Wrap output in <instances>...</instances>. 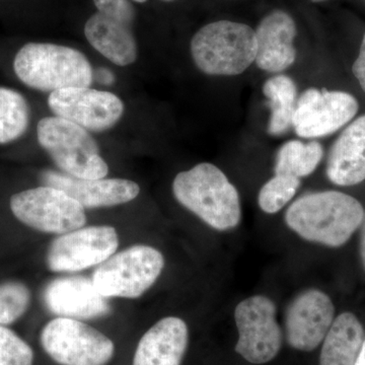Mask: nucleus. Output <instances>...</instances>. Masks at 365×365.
<instances>
[{
	"label": "nucleus",
	"mask_w": 365,
	"mask_h": 365,
	"mask_svg": "<svg viewBox=\"0 0 365 365\" xmlns=\"http://www.w3.org/2000/svg\"><path fill=\"white\" fill-rule=\"evenodd\" d=\"M362 204L339 191H322L299 197L288 207L285 222L302 239L339 248L361 225Z\"/></svg>",
	"instance_id": "obj_1"
},
{
	"label": "nucleus",
	"mask_w": 365,
	"mask_h": 365,
	"mask_svg": "<svg viewBox=\"0 0 365 365\" xmlns=\"http://www.w3.org/2000/svg\"><path fill=\"white\" fill-rule=\"evenodd\" d=\"M173 193L178 202L216 230H232L241 222L239 192L212 163H198L179 173L173 182Z\"/></svg>",
	"instance_id": "obj_2"
},
{
	"label": "nucleus",
	"mask_w": 365,
	"mask_h": 365,
	"mask_svg": "<svg viewBox=\"0 0 365 365\" xmlns=\"http://www.w3.org/2000/svg\"><path fill=\"white\" fill-rule=\"evenodd\" d=\"M14 71L24 85L41 91L90 88L93 67L74 48L51 43H28L16 53Z\"/></svg>",
	"instance_id": "obj_3"
},
{
	"label": "nucleus",
	"mask_w": 365,
	"mask_h": 365,
	"mask_svg": "<svg viewBox=\"0 0 365 365\" xmlns=\"http://www.w3.org/2000/svg\"><path fill=\"white\" fill-rule=\"evenodd\" d=\"M190 49L194 63L203 73L239 76L256 60V33L239 21H213L193 36Z\"/></svg>",
	"instance_id": "obj_4"
},
{
	"label": "nucleus",
	"mask_w": 365,
	"mask_h": 365,
	"mask_svg": "<svg viewBox=\"0 0 365 365\" xmlns=\"http://www.w3.org/2000/svg\"><path fill=\"white\" fill-rule=\"evenodd\" d=\"M37 138L64 174L78 179H103L109 173L93 137L73 122L57 116L43 118L38 122Z\"/></svg>",
	"instance_id": "obj_5"
},
{
	"label": "nucleus",
	"mask_w": 365,
	"mask_h": 365,
	"mask_svg": "<svg viewBox=\"0 0 365 365\" xmlns=\"http://www.w3.org/2000/svg\"><path fill=\"white\" fill-rule=\"evenodd\" d=\"M165 258L150 246H133L112 255L93 274V285L104 297L137 299L160 277Z\"/></svg>",
	"instance_id": "obj_6"
},
{
	"label": "nucleus",
	"mask_w": 365,
	"mask_h": 365,
	"mask_svg": "<svg viewBox=\"0 0 365 365\" xmlns=\"http://www.w3.org/2000/svg\"><path fill=\"white\" fill-rule=\"evenodd\" d=\"M97 11L86 21L85 35L100 54L118 66H128L138 55L131 0H93Z\"/></svg>",
	"instance_id": "obj_7"
},
{
	"label": "nucleus",
	"mask_w": 365,
	"mask_h": 365,
	"mask_svg": "<svg viewBox=\"0 0 365 365\" xmlns=\"http://www.w3.org/2000/svg\"><path fill=\"white\" fill-rule=\"evenodd\" d=\"M45 352L60 365H107L115 353L113 341L78 319L56 318L41 333Z\"/></svg>",
	"instance_id": "obj_8"
},
{
	"label": "nucleus",
	"mask_w": 365,
	"mask_h": 365,
	"mask_svg": "<svg viewBox=\"0 0 365 365\" xmlns=\"http://www.w3.org/2000/svg\"><path fill=\"white\" fill-rule=\"evenodd\" d=\"M14 215L24 225L49 234L64 235L85 227V208L66 192L42 186L25 190L11 198Z\"/></svg>",
	"instance_id": "obj_9"
},
{
	"label": "nucleus",
	"mask_w": 365,
	"mask_h": 365,
	"mask_svg": "<svg viewBox=\"0 0 365 365\" xmlns=\"http://www.w3.org/2000/svg\"><path fill=\"white\" fill-rule=\"evenodd\" d=\"M235 321L239 332L235 352L250 364H264L277 356L282 332L276 321V307L264 295H254L235 307Z\"/></svg>",
	"instance_id": "obj_10"
},
{
	"label": "nucleus",
	"mask_w": 365,
	"mask_h": 365,
	"mask_svg": "<svg viewBox=\"0 0 365 365\" xmlns=\"http://www.w3.org/2000/svg\"><path fill=\"white\" fill-rule=\"evenodd\" d=\"M359 110L351 93L307 88L297 98L292 127L302 138H321L349 123Z\"/></svg>",
	"instance_id": "obj_11"
},
{
	"label": "nucleus",
	"mask_w": 365,
	"mask_h": 365,
	"mask_svg": "<svg viewBox=\"0 0 365 365\" xmlns=\"http://www.w3.org/2000/svg\"><path fill=\"white\" fill-rule=\"evenodd\" d=\"M118 246L119 237L114 227H81L55 239L46 263L52 272H78L100 265L115 254Z\"/></svg>",
	"instance_id": "obj_12"
},
{
	"label": "nucleus",
	"mask_w": 365,
	"mask_h": 365,
	"mask_svg": "<svg viewBox=\"0 0 365 365\" xmlns=\"http://www.w3.org/2000/svg\"><path fill=\"white\" fill-rule=\"evenodd\" d=\"M48 106L55 116L93 132L109 130L124 113L123 102L115 93L90 88L52 91Z\"/></svg>",
	"instance_id": "obj_13"
},
{
	"label": "nucleus",
	"mask_w": 365,
	"mask_h": 365,
	"mask_svg": "<svg viewBox=\"0 0 365 365\" xmlns=\"http://www.w3.org/2000/svg\"><path fill=\"white\" fill-rule=\"evenodd\" d=\"M335 319V307L325 292L309 289L297 295L288 307L285 329L288 344L299 351H313Z\"/></svg>",
	"instance_id": "obj_14"
},
{
	"label": "nucleus",
	"mask_w": 365,
	"mask_h": 365,
	"mask_svg": "<svg viewBox=\"0 0 365 365\" xmlns=\"http://www.w3.org/2000/svg\"><path fill=\"white\" fill-rule=\"evenodd\" d=\"M43 297L46 307L59 318L88 321L105 318L112 312L108 297L98 292L93 280L81 276L52 280Z\"/></svg>",
	"instance_id": "obj_15"
},
{
	"label": "nucleus",
	"mask_w": 365,
	"mask_h": 365,
	"mask_svg": "<svg viewBox=\"0 0 365 365\" xmlns=\"http://www.w3.org/2000/svg\"><path fill=\"white\" fill-rule=\"evenodd\" d=\"M45 186L66 192L85 209L112 207L134 200L140 188L126 179H78L64 173L45 170L41 175Z\"/></svg>",
	"instance_id": "obj_16"
},
{
	"label": "nucleus",
	"mask_w": 365,
	"mask_h": 365,
	"mask_svg": "<svg viewBox=\"0 0 365 365\" xmlns=\"http://www.w3.org/2000/svg\"><path fill=\"white\" fill-rule=\"evenodd\" d=\"M255 63L262 71L279 73L294 66L297 59L294 40L297 28L289 14L275 9L262 19L256 30Z\"/></svg>",
	"instance_id": "obj_17"
},
{
	"label": "nucleus",
	"mask_w": 365,
	"mask_h": 365,
	"mask_svg": "<svg viewBox=\"0 0 365 365\" xmlns=\"http://www.w3.org/2000/svg\"><path fill=\"white\" fill-rule=\"evenodd\" d=\"M188 342V327L182 319H162L139 341L133 365H181Z\"/></svg>",
	"instance_id": "obj_18"
},
{
	"label": "nucleus",
	"mask_w": 365,
	"mask_h": 365,
	"mask_svg": "<svg viewBox=\"0 0 365 365\" xmlns=\"http://www.w3.org/2000/svg\"><path fill=\"white\" fill-rule=\"evenodd\" d=\"M327 176L338 186H355L365 180V115L342 131L329 153Z\"/></svg>",
	"instance_id": "obj_19"
},
{
	"label": "nucleus",
	"mask_w": 365,
	"mask_h": 365,
	"mask_svg": "<svg viewBox=\"0 0 365 365\" xmlns=\"http://www.w3.org/2000/svg\"><path fill=\"white\" fill-rule=\"evenodd\" d=\"M364 341V327L357 317L341 314L323 341L319 365H354Z\"/></svg>",
	"instance_id": "obj_20"
},
{
	"label": "nucleus",
	"mask_w": 365,
	"mask_h": 365,
	"mask_svg": "<svg viewBox=\"0 0 365 365\" xmlns=\"http://www.w3.org/2000/svg\"><path fill=\"white\" fill-rule=\"evenodd\" d=\"M263 93L268 100L271 111L268 133L272 136L283 135L292 127L297 101V86L289 76L277 74L265 81Z\"/></svg>",
	"instance_id": "obj_21"
},
{
	"label": "nucleus",
	"mask_w": 365,
	"mask_h": 365,
	"mask_svg": "<svg viewBox=\"0 0 365 365\" xmlns=\"http://www.w3.org/2000/svg\"><path fill=\"white\" fill-rule=\"evenodd\" d=\"M323 157L324 148L318 141H287L277 151L274 173L299 179L307 177L313 174Z\"/></svg>",
	"instance_id": "obj_22"
},
{
	"label": "nucleus",
	"mask_w": 365,
	"mask_h": 365,
	"mask_svg": "<svg viewBox=\"0 0 365 365\" xmlns=\"http://www.w3.org/2000/svg\"><path fill=\"white\" fill-rule=\"evenodd\" d=\"M30 106L19 91L0 86V144L21 138L30 124Z\"/></svg>",
	"instance_id": "obj_23"
},
{
	"label": "nucleus",
	"mask_w": 365,
	"mask_h": 365,
	"mask_svg": "<svg viewBox=\"0 0 365 365\" xmlns=\"http://www.w3.org/2000/svg\"><path fill=\"white\" fill-rule=\"evenodd\" d=\"M300 184L299 178L275 175L259 192V206L269 215L278 212L294 198Z\"/></svg>",
	"instance_id": "obj_24"
},
{
	"label": "nucleus",
	"mask_w": 365,
	"mask_h": 365,
	"mask_svg": "<svg viewBox=\"0 0 365 365\" xmlns=\"http://www.w3.org/2000/svg\"><path fill=\"white\" fill-rule=\"evenodd\" d=\"M30 290L20 282L0 284V326L9 325L21 318L30 306Z\"/></svg>",
	"instance_id": "obj_25"
},
{
	"label": "nucleus",
	"mask_w": 365,
	"mask_h": 365,
	"mask_svg": "<svg viewBox=\"0 0 365 365\" xmlns=\"http://www.w3.org/2000/svg\"><path fill=\"white\" fill-rule=\"evenodd\" d=\"M0 365H34L32 348L4 326H0Z\"/></svg>",
	"instance_id": "obj_26"
},
{
	"label": "nucleus",
	"mask_w": 365,
	"mask_h": 365,
	"mask_svg": "<svg viewBox=\"0 0 365 365\" xmlns=\"http://www.w3.org/2000/svg\"><path fill=\"white\" fill-rule=\"evenodd\" d=\"M352 72L365 93V34L360 46L359 57L353 63Z\"/></svg>",
	"instance_id": "obj_27"
},
{
	"label": "nucleus",
	"mask_w": 365,
	"mask_h": 365,
	"mask_svg": "<svg viewBox=\"0 0 365 365\" xmlns=\"http://www.w3.org/2000/svg\"><path fill=\"white\" fill-rule=\"evenodd\" d=\"M96 78L100 85L112 86L115 81V76L111 71L105 67H100L96 71Z\"/></svg>",
	"instance_id": "obj_28"
},
{
	"label": "nucleus",
	"mask_w": 365,
	"mask_h": 365,
	"mask_svg": "<svg viewBox=\"0 0 365 365\" xmlns=\"http://www.w3.org/2000/svg\"><path fill=\"white\" fill-rule=\"evenodd\" d=\"M360 257H361L362 266L365 271V212L360 225Z\"/></svg>",
	"instance_id": "obj_29"
},
{
	"label": "nucleus",
	"mask_w": 365,
	"mask_h": 365,
	"mask_svg": "<svg viewBox=\"0 0 365 365\" xmlns=\"http://www.w3.org/2000/svg\"><path fill=\"white\" fill-rule=\"evenodd\" d=\"M354 365H365V338Z\"/></svg>",
	"instance_id": "obj_30"
},
{
	"label": "nucleus",
	"mask_w": 365,
	"mask_h": 365,
	"mask_svg": "<svg viewBox=\"0 0 365 365\" xmlns=\"http://www.w3.org/2000/svg\"><path fill=\"white\" fill-rule=\"evenodd\" d=\"M131 1L137 2V4H144V2L148 1V0H131Z\"/></svg>",
	"instance_id": "obj_31"
},
{
	"label": "nucleus",
	"mask_w": 365,
	"mask_h": 365,
	"mask_svg": "<svg viewBox=\"0 0 365 365\" xmlns=\"http://www.w3.org/2000/svg\"><path fill=\"white\" fill-rule=\"evenodd\" d=\"M313 2H316V4H319V2L326 1V0H312Z\"/></svg>",
	"instance_id": "obj_32"
},
{
	"label": "nucleus",
	"mask_w": 365,
	"mask_h": 365,
	"mask_svg": "<svg viewBox=\"0 0 365 365\" xmlns=\"http://www.w3.org/2000/svg\"><path fill=\"white\" fill-rule=\"evenodd\" d=\"M163 1L170 2V1H174V0H163Z\"/></svg>",
	"instance_id": "obj_33"
}]
</instances>
